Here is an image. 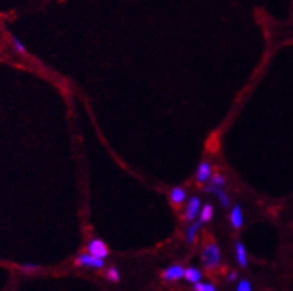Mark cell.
<instances>
[{
	"mask_svg": "<svg viewBox=\"0 0 293 291\" xmlns=\"http://www.w3.org/2000/svg\"><path fill=\"white\" fill-rule=\"evenodd\" d=\"M220 258H222V254H220V248L216 242H209L204 249H203V254H201V261L204 264V267L207 270H213L219 266L220 263Z\"/></svg>",
	"mask_w": 293,
	"mask_h": 291,
	"instance_id": "obj_1",
	"label": "cell"
},
{
	"mask_svg": "<svg viewBox=\"0 0 293 291\" xmlns=\"http://www.w3.org/2000/svg\"><path fill=\"white\" fill-rule=\"evenodd\" d=\"M75 264L76 266H81V267H92V269H101L104 267V258H100L97 255H92L89 252H81L76 260H75Z\"/></svg>",
	"mask_w": 293,
	"mask_h": 291,
	"instance_id": "obj_2",
	"label": "cell"
},
{
	"mask_svg": "<svg viewBox=\"0 0 293 291\" xmlns=\"http://www.w3.org/2000/svg\"><path fill=\"white\" fill-rule=\"evenodd\" d=\"M201 199H200V196H197V195H194V196H191L189 199H188V202H186V207H185V220L186 221H194V220H197L198 218V215H200V211H201Z\"/></svg>",
	"mask_w": 293,
	"mask_h": 291,
	"instance_id": "obj_3",
	"label": "cell"
},
{
	"mask_svg": "<svg viewBox=\"0 0 293 291\" xmlns=\"http://www.w3.org/2000/svg\"><path fill=\"white\" fill-rule=\"evenodd\" d=\"M183 275H185V267H183V264L176 263V264L168 266L167 269L163 272L161 278H163L166 282H174V281L182 279V278H183Z\"/></svg>",
	"mask_w": 293,
	"mask_h": 291,
	"instance_id": "obj_4",
	"label": "cell"
},
{
	"mask_svg": "<svg viewBox=\"0 0 293 291\" xmlns=\"http://www.w3.org/2000/svg\"><path fill=\"white\" fill-rule=\"evenodd\" d=\"M86 251L92 255H97L100 258H106L109 255V247L101 241V239H91L86 244Z\"/></svg>",
	"mask_w": 293,
	"mask_h": 291,
	"instance_id": "obj_5",
	"label": "cell"
},
{
	"mask_svg": "<svg viewBox=\"0 0 293 291\" xmlns=\"http://www.w3.org/2000/svg\"><path fill=\"white\" fill-rule=\"evenodd\" d=\"M213 175V165L210 161H203L198 168H197V172H195V180L197 183L200 184H206L210 180V177Z\"/></svg>",
	"mask_w": 293,
	"mask_h": 291,
	"instance_id": "obj_6",
	"label": "cell"
},
{
	"mask_svg": "<svg viewBox=\"0 0 293 291\" xmlns=\"http://www.w3.org/2000/svg\"><path fill=\"white\" fill-rule=\"evenodd\" d=\"M229 223L234 229H240L244 223V212L241 205L235 204L229 211Z\"/></svg>",
	"mask_w": 293,
	"mask_h": 291,
	"instance_id": "obj_7",
	"label": "cell"
},
{
	"mask_svg": "<svg viewBox=\"0 0 293 291\" xmlns=\"http://www.w3.org/2000/svg\"><path fill=\"white\" fill-rule=\"evenodd\" d=\"M225 184H226V178H225L222 174L217 172V174H213V175L210 177V180L206 183L204 190L209 192V193H216V190H217V189H223Z\"/></svg>",
	"mask_w": 293,
	"mask_h": 291,
	"instance_id": "obj_8",
	"label": "cell"
},
{
	"mask_svg": "<svg viewBox=\"0 0 293 291\" xmlns=\"http://www.w3.org/2000/svg\"><path fill=\"white\" fill-rule=\"evenodd\" d=\"M186 190L183 189V187H180V186H176V187H173L171 190H170V193H168V199H170V202L174 205V207H179V205H182L185 201H186Z\"/></svg>",
	"mask_w": 293,
	"mask_h": 291,
	"instance_id": "obj_9",
	"label": "cell"
},
{
	"mask_svg": "<svg viewBox=\"0 0 293 291\" xmlns=\"http://www.w3.org/2000/svg\"><path fill=\"white\" fill-rule=\"evenodd\" d=\"M201 220L198 218V220H194V221H191V226L186 229V232H185V239H186V242L188 244H194L195 242V239H197V233H198V230H200V227H201Z\"/></svg>",
	"mask_w": 293,
	"mask_h": 291,
	"instance_id": "obj_10",
	"label": "cell"
},
{
	"mask_svg": "<svg viewBox=\"0 0 293 291\" xmlns=\"http://www.w3.org/2000/svg\"><path fill=\"white\" fill-rule=\"evenodd\" d=\"M235 257H237V261L241 267H247L249 264V257H247V251L246 247L241 241H237L235 242Z\"/></svg>",
	"mask_w": 293,
	"mask_h": 291,
	"instance_id": "obj_11",
	"label": "cell"
},
{
	"mask_svg": "<svg viewBox=\"0 0 293 291\" xmlns=\"http://www.w3.org/2000/svg\"><path fill=\"white\" fill-rule=\"evenodd\" d=\"M183 278H185L189 284H195V282L201 281L203 272H201L198 267H195V266H189V267H185V275H183Z\"/></svg>",
	"mask_w": 293,
	"mask_h": 291,
	"instance_id": "obj_12",
	"label": "cell"
},
{
	"mask_svg": "<svg viewBox=\"0 0 293 291\" xmlns=\"http://www.w3.org/2000/svg\"><path fill=\"white\" fill-rule=\"evenodd\" d=\"M213 215H214V207L211 204H204L201 207L198 218L201 220V223H209L210 220L213 218Z\"/></svg>",
	"mask_w": 293,
	"mask_h": 291,
	"instance_id": "obj_13",
	"label": "cell"
},
{
	"mask_svg": "<svg viewBox=\"0 0 293 291\" xmlns=\"http://www.w3.org/2000/svg\"><path fill=\"white\" fill-rule=\"evenodd\" d=\"M214 195H216V196L219 198V202L222 204V207H225V208L231 207V199H229L228 193H226V192H225L223 189H217Z\"/></svg>",
	"mask_w": 293,
	"mask_h": 291,
	"instance_id": "obj_14",
	"label": "cell"
},
{
	"mask_svg": "<svg viewBox=\"0 0 293 291\" xmlns=\"http://www.w3.org/2000/svg\"><path fill=\"white\" fill-rule=\"evenodd\" d=\"M20 269H21L24 273H29V275H35V273H38V272H41V270H42V267H41V266H38V264H30V263L20 266Z\"/></svg>",
	"mask_w": 293,
	"mask_h": 291,
	"instance_id": "obj_15",
	"label": "cell"
},
{
	"mask_svg": "<svg viewBox=\"0 0 293 291\" xmlns=\"http://www.w3.org/2000/svg\"><path fill=\"white\" fill-rule=\"evenodd\" d=\"M106 276L112 282H119L121 281V273H119V270L116 267H109L107 272H106Z\"/></svg>",
	"mask_w": 293,
	"mask_h": 291,
	"instance_id": "obj_16",
	"label": "cell"
},
{
	"mask_svg": "<svg viewBox=\"0 0 293 291\" xmlns=\"http://www.w3.org/2000/svg\"><path fill=\"white\" fill-rule=\"evenodd\" d=\"M192 285H194L192 288L195 291H216V287L211 282H201V281H198V282H195Z\"/></svg>",
	"mask_w": 293,
	"mask_h": 291,
	"instance_id": "obj_17",
	"label": "cell"
},
{
	"mask_svg": "<svg viewBox=\"0 0 293 291\" xmlns=\"http://www.w3.org/2000/svg\"><path fill=\"white\" fill-rule=\"evenodd\" d=\"M11 42H12L14 49H15L18 54H21V55H27V49H26L24 43L20 41V39H17V38H11Z\"/></svg>",
	"mask_w": 293,
	"mask_h": 291,
	"instance_id": "obj_18",
	"label": "cell"
},
{
	"mask_svg": "<svg viewBox=\"0 0 293 291\" xmlns=\"http://www.w3.org/2000/svg\"><path fill=\"white\" fill-rule=\"evenodd\" d=\"M237 291H250L251 290V282L249 279H240L237 287H235Z\"/></svg>",
	"mask_w": 293,
	"mask_h": 291,
	"instance_id": "obj_19",
	"label": "cell"
},
{
	"mask_svg": "<svg viewBox=\"0 0 293 291\" xmlns=\"http://www.w3.org/2000/svg\"><path fill=\"white\" fill-rule=\"evenodd\" d=\"M228 281H229V282L237 281V272H231V273L228 275Z\"/></svg>",
	"mask_w": 293,
	"mask_h": 291,
	"instance_id": "obj_20",
	"label": "cell"
}]
</instances>
